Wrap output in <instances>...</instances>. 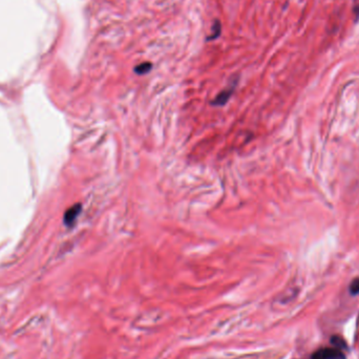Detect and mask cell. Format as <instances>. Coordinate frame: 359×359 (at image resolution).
I'll return each instance as SVG.
<instances>
[{
  "label": "cell",
  "mask_w": 359,
  "mask_h": 359,
  "mask_svg": "<svg viewBox=\"0 0 359 359\" xmlns=\"http://www.w3.org/2000/svg\"><path fill=\"white\" fill-rule=\"evenodd\" d=\"M350 292L353 295L359 294V277L355 278L350 285Z\"/></svg>",
  "instance_id": "5b68a950"
},
{
  "label": "cell",
  "mask_w": 359,
  "mask_h": 359,
  "mask_svg": "<svg viewBox=\"0 0 359 359\" xmlns=\"http://www.w3.org/2000/svg\"><path fill=\"white\" fill-rule=\"evenodd\" d=\"M233 89H234L233 86H229L228 88L224 89L223 92H221L215 97V99L212 101V104L215 106L225 105L228 102V100L230 99V97L233 93Z\"/></svg>",
  "instance_id": "7a4b0ae2"
},
{
  "label": "cell",
  "mask_w": 359,
  "mask_h": 359,
  "mask_svg": "<svg viewBox=\"0 0 359 359\" xmlns=\"http://www.w3.org/2000/svg\"><path fill=\"white\" fill-rule=\"evenodd\" d=\"M219 33H221V25H219L218 22H216V23L213 24V26H212V35H211L210 37H208V39H209V40L215 39V38L219 35Z\"/></svg>",
  "instance_id": "8992f818"
},
{
  "label": "cell",
  "mask_w": 359,
  "mask_h": 359,
  "mask_svg": "<svg viewBox=\"0 0 359 359\" xmlns=\"http://www.w3.org/2000/svg\"><path fill=\"white\" fill-rule=\"evenodd\" d=\"M331 342H332V344H333L336 348L342 349V348H344V347H345V343H344L343 339H342V338H339V337H337V336L333 337V338L331 339Z\"/></svg>",
  "instance_id": "52a82bcc"
},
{
  "label": "cell",
  "mask_w": 359,
  "mask_h": 359,
  "mask_svg": "<svg viewBox=\"0 0 359 359\" xmlns=\"http://www.w3.org/2000/svg\"><path fill=\"white\" fill-rule=\"evenodd\" d=\"M80 210H81V206H80V204H77V205H75L74 207H72L71 209H69V210L65 214V218H64L65 223L68 224V225L73 224L76 221L77 216L79 215Z\"/></svg>",
  "instance_id": "3957f363"
},
{
  "label": "cell",
  "mask_w": 359,
  "mask_h": 359,
  "mask_svg": "<svg viewBox=\"0 0 359 359\" xmlns=\"http://www.w3.org/2000/svg\"><path fill=\"white\" fill-rule=\"evenodd\" d=\"M153 68V64L149 63V62H143L141 64H139L135 67V72L138 74V75H145L147 74L151 69Z\"/></svg>",
  "instance_id": "277c9868"
},
{
  "label": "cell",
  "mask_w": 359,
  "mask_h": 359,
  "mask_svg": "<svg viewBox=\"0 0 359 359\" xmlns=\"http://www.w3.org/2000/svg\"><path fill=\"white\" fill-rule=\"evenodd\" d=\"M311 359H346L345 354L339 348H323L315 351Z\"/></svg>",
  "instance_id": "6da1fadb"
}]
</instances>
